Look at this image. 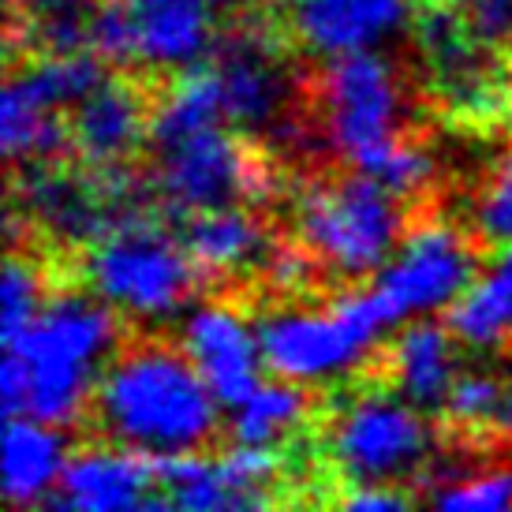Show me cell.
<instances>
[{
	"mask_svg": "<svg viewBox=\"0 0 512 512\" xmlns=\"http://www.w3.org/2000/svg\"><path fill=\"white\" fill-rule=\"evenodd\" d=\"M214 389L187 348L139 341L116 352L113 367L94 382L86 412L116 445L139 453H202L217 434Z\"/></svg>",
	"mask_w": 512,
	"mask_h": 512,
	"instance_id": "1",
	"label": "cell"
},
{
	"mask_svg": "<svg viewBox=\"0 0 512 512\" xmlns=\"http://www.w3.org/2000/svg\"><path fill=\"white\" fill-rule=\"evenodd\" d=\"M113 303L75 292L49 296L19 341L8 344L23 356L30 374L27 415L49 427H72L83 419L94 393V363L120 341Z\"/></svg>",
	"mask_w": 512,
	"mask_h": 512,
	"instance_id": "2",
	"label": "cell"
},
{
	"mask_svg": "<svg viewBox=\"0 0 512 512\" xmlns=\"http://www.w3.org/2000/svg\"><path fill=\"white\" fill-rule=\"evenodd\" d=\"M449 0L415 8V45L430 98L460 128H494L512 116V68L505 49L479 38L468 15Z\"/></svg>",
	"mask_w": 512,
	"mask_h": 512,
	"instance_id": "3",
	"label": "cell"
},
{
	"mask_svg": "<svg viewBox=\"0 0 512 512\" xmlns=\"http://www.w3.org/2000/svg\"><path fill=\"white\" fill-rule=\"evenodd\" d=\"M397 199L382 180L359 169L341 180H322L299 195V243L318 270L359 281L378 270L397 243L404 225Z\"/></svg>",
	"mask_w": 512,
	"mask_h": 512,
	"instance_id": "4",
	"label": "cell"
},
{
	"mask_svg": "<svg viewBox=\"0 0 512 512\" xmlns=\"http://www.w3.org/2000/svg\"><path fill=\"white\" fill-rule=\"evenodd\" d=\"M154 195L169 221H187L202 210H225L273 195L270 154L221 124L154 150Z\"/></svg>",
	"mask_w": 512,
	"mask_h": 512,
	"instance_id": "5",
	"label": "cell"
},
{
	"mask_svg": "<svg viewBox=\"0 0 512 512\" xmlns=\"http://www.w3.org/2000/svg\"><path fill=\"white\" fill-rule=\"evenodd\" d=\"M83 277L116 311L146 314V318L176 311L202 281L187 247L172 240L165 210L135 217L128 225L113 228L109 236H101L98 243H90Z\"/></svg>",
	"mask_w": 512,
	"mask_h": 512,
	"instance_id": "6",
	"label": "cell"
},
{
	"mask_svg": "<svg viewBox=\"0 0 512 512\" xmlns=\"http://www.w3.org/2000/svg\"><path fill=\"white\" fill-rule=\"evenodd\" d=\"M385 326H397L389 303L370 292H344L326 311H277L258 322L262 359L277 378L314 382L363 359Z\"/></svg>",
	"mask_w": 512,
	"mask_h": 512,
	"instance_id": "7",
	"label": "cell"
},
{
	"mask_svg": "<svg viewBox=\"0 0 512 512\" xmlns=\"http://www.w3.org/2000/svg\"><path fill=\"white\" fill-rule=\"evenodd\" d=\"M427 419L415 404H400L389 393H363L333 415L326 430V456L344 486H385L419 475L430 456Z\"/></svg>",
	"mask_w": 512,
	"mask_h": 512,
	"instance_id": "8",
	"label": "cell"
},
{
	"mask_svg": "<svg viewBox=\"0 0 512 512\" xmlns=\"http://www.w3.org/2000/svg\"><path fill=\"white\" fill-rule=\"evenodd\" d=\"M311 94L318 98V116L329 128L333 146L352 165L404 135V90L397 72L374 49L329 60Z\"/></svg>",
	"mask_w": 512,
	"mask_h": 512,
	"instance_id": "9",
	"label": "cell"
},
{
	"mask_svg": "<svg viewBox=\"0 0 512 512\" xmlns=\"http://www.w3.org/2000/svg\"><path fill=\"white\" fill-rule=\"evenodd\" d=\"M210 64L217 68V79H221L225 120L232 128H292V116H288L292 83H288L285 64L277 60V34H270L258 19L243 15L240 23H232L217 38Z\"/></svg>",
	"mask_w": 512,
	"mask_h": 512,
	"instance_id": "10",
	"label": "cell"
},
{
	"mask_svg": "<svg viewBox=\"0 0 512 512\" xmlns=\"http://www.w3.org/2000/svg\"><path fill=\"white\" fill-rule=\"evenodd\" d=\"M475 266H479V251L456 228L423 217L419 225H408L400 255L385 266L374 288L400 322L415 311H434L456 299L471 285Z\"/></svg>",
	"mask_w": 512,
	"mask_h": 512,
	"instance_id": "11",
	"label": "cell"
},
{
	"mask_svg": "<svg viewBox=\"0 0 512 512\" xmlns=\"http://www.w3.org/2000/svg\"><path fill=\"white\" fill-rule=\"evenodd\" d=\"M157 98L161 94H154L139 75H109L68 113L75 161L83 165L131 161L150 143Z\"/></svg>",
	"mask_w": 512,
	"mask_h": 512,
	"instance_id": "12",
	"label": "cell"
},
{
	"mask_svg": "<svg viewBox=\"0 0 512 512\" xmlns=\"http://www.w3.org/2000/svg\"><path fill=\"white\" fill-rule=\"evenodd\" d=\"M288 27L314 57H348L412 27L419 0H288Z\"/></svg>",
	"mask_w": 512,
	"mask_h": 512,
	"instance_id": "13",
	"label": "cell"
},
{
	"mask_svg": "<svg viewBox=\"0 0 512 512\" xmlns=\"http://www.w3.org/2000/svg\"><path fill=\"white\" fill-rule=\"evenodd\" d=\"M154 456L139 449H79L64 464L60 483L42 501L49 509H143L154 494Z\"/></svg>",
	"mask_w": 512,
	"mask_h": 512,
	"instance_id": "14",
	"label": "cell"
},
{
	"mask_svg": "<svg viewBox=\"0 0 512 512\" xmlns=\"http://www.w3.org/2000/svg\"><path fill=\"white\" fill-rule=\"evenodd\" d=\"M184 348L202 370L206 385L214 389V397L228 408L243 404L262 385L258 333H251V326L232 307H202L191 314V322L184 326Z\"/></svg>",
	"mask_w": 512,
	"mask_h": 512,
	"instance_id": "15",
	"label": "cell"
},
{
	"mask_svg": "<svg viewBox=\"0 0 512 512\" xmlns=\"http://www.w3.org/2000/svg\"><path fill=\"white\" fill-rule=\"evenodd\" d=\"M135 27L139 64L146 68H191L214 38L217 0H120Z\"/></svg>",
	"mask_w": 512,
	"mask_h": 512,
	"instance_id": "16",
	"label": "cell"
},
{
	"mask_svg": "<svg viewBox=\"0 0 512 512\" xmlns=\"http://www.w3.org/2000/svg\"><path fill=\"white\" fill-rule=\"evenodd\" d=\"M389 382L415 408L441 412L456 382V337L445 322H415L389 348Z\"/></svg>",
	"mask_w": 512,
	"mask_h": 512,
	"instance_id": "17",
	"label": "cell"
},
{
	"mask_svg": "<svg viewBox=\"0 0 512 512\" xmlns=\"http://www.w3.org/2000/svg\"><path fill=\"white\" fill-rule=\"evenodd\" d=\"M64 441L49 423L34 415H15L4 430V490L8 501L27 509L42 505L64 471Z\"/></svg>",
	"mask_w": 512,
	"mask_h": 512,
	"instance_id": "18",
	"label": "cell"
},
{
	"mask_svg": "<svg viewBox=\"0 0 512 512\" xmlns=\"http://www.w3.org/2000/svg\"><path fill=\"white\" fill-rule=\"evenodd\" d=\"M184 247L202 277H228L266 247V225L243 206L202 210L184 221Z\"/></svg>",
	"mask_w": 512,
	"mask_h": 512,
	"instance_id": "19",
	"label": "cell"
},
{
	"mask_svg": "<svg viewBox=\"0 0 512 512\" xmlns=\"http://www.w3.org/2000/svg\"><path fill=\"white\" fill-rule=\"evenodd\" d=\"M217 120H225V94H221L217 68L214 64H191L157 98L154 124H150V146L154 150L169 146L202 128H214Z\"/></svg>",
	"mask_w": 512,
	"mask_h": 512,
	"instance_id": "20",
	"label": "cell"
},
{
	"mask_svg": "<svg viewBox=\"0 0 512 512\" xmlns=\"http://www.w3.org/2000/svg\"><path fill=\"white\" fill-rule=\"evenodd\" d=\"M445 326L471 348H498L512 341V270L490 273L486 281L464 288V296L445 311Z\"/></svg>",
	"mask_w": 512,
	"mask_h": 512,
	"instance_id": "21",
	"label": "cell"
},
{
	"mask_svg": "<svg viewBox=\"0 0 512 512\" xmlns=\"http://www.w3.org/2000/svg\"><path fill=\"white\" fill-rule=\"evenodd\" d=\"M307 393L288 385V378L258 385L251 397L232 408V441L236 445H277L307 415Z\"/></svg>",
	"mask_w": 512,
	"mask_h": 512,
	"instance_id": "22",
	"label": "cell"
},
{
	"mask_svg": "<svg viewBox=\"0 0 512 512\" xmlns=\"http://www.w3.org/2000/svg\"><path fill=\"white\" fill-rule=\"evenodd\" d=\"M505 385L490 374H460L449 389V400L438 412V419L445 423L449 434L475 441L479 434H494V419L501 412V400H505Z\"/></svg>",
	"mask_w": 512,
	"mask_h": 512,
	"instance_id": "23",
	"label": "cell"
},
{
	"mask_svg": "<svg viewBox=\"0 0 512 512\" xmlns=\"http://www.w3.org/2000/svg\"><path fill=\"white\" fill-rule=\"evenodd\" d=\"M45 273L49 270L30 255L27 243L8 247V266H4V326H0L4 348L19 341V333L34 322V314L42 311Z\"/></svg>",
	"mask_w": 512,
	"mask_h": 512,
	"instance_id": "24",
	"label": "cell"
},
{
	"mask_svg": "<svg viewBox=\"0 0 512 512\" xmlns=\"http://www.w3.org/2000/svg\"><path fill=\"white\" fill-rule=\"evenodd\" d=\"M356 169L370 172L374 180H382L400 199H415L434 180V161H430V154L415 139H408V135H400L393 143H385L382 150L363 157Z\"/></svg>",
	"mask_w": 512,
	"mask_h": 512,
	"instance_id": "25",
	"label": "cell"
},
{
	"mask_svg": "<svg viewBox=\"0 0 512 512\" xmlns=\"http://www.w3.org/2000/svg\"><path fill=\"white\" fill-rule=\"evenodd\" d=\"M475 225H479V236L494 247L512 243V157L501 161L494 180L486 184L479 210H475Z\"/></svg>",
	"mask_w": 512,
	"mask_h": 512,
	"instance_id": "26",
	"label": "cell"
},
{
	"mask_svg": "<svg viewBox=\"0 0 512 512\" xmlns=\"http://www.w3.org/2000/svg\"><path fill=\"white\" fill-rule=\"evenodd\" d=\"M434 505L445 512H494L512 505V475H486L460 486H441Z\"/></svg>",
	"mask_w": 512,
	"mask_h": 512,
	"instance_id": "27",
	"label": "cell"
},
{
	"mask_svg": "<svg viewBox=\"0 0 512 512\" xmlns=\"http://www.w3.org/2000/svg\"><path fill=\"white\" fill-rule=\"evenodd\" d=\"M468 19L479 30V38H486L490 45L498 49L512 45V0H471Z\"/></svg>",
	"mask_w": 512,
	"mask_h": 512,
	"instance_id": "28",
	"label": "cell"
},
{
	"mask_svg": "<svg viewBox=\"0 0 512 512\" xmlns=\"http://www.w3.org/2000/svg\"><path fill=\"white\" fill-rule=\"evenodd\" d=\"M415 501V494H400L393 486H348L344 494H337L333 505H341L348 512H400Z\"/></svg>",
	"mask_w": 512,
	"mask_h": 512,
	"instance_id": "29",
	"label": "cell"
},
{
	"mask_svg": "<svg viewBox=\"0 0 512 512\" xmlns=\"http://www.w3.org/2000/svg\"><path fill=\"white\" fill-rule=\"evenodd\" d=\"M494 434H498V438H512V389L505 393V400H501V412H498V419H494Z\"/></svg>",
	"mask_w": 512,
	"mask_h": 512,
	"instance_id": "30",
	"label": "cell"
},
{
	"mask_svg": "<svg viewBox=\"0 0 512 512\" xmlns=\"http://www.w3.org/2000/svg\"><path fill=\"white\" fill-rule=\"evenodd\" d=\"M501 270H512V243L509 247H501Z\"/></svg>",
	"mask_w": 512,
	"mask_h": 512,
	"instance_id": "31",
	"label": "cell"
},
{
	"mask_svg": "<svg viewBox=\"0 0 512 512\" xmlns=\"http://www.w3.org/2000/svg\"><path fill=\"white\" fill-rule=\"evenodd\" d=\"M449 4H456V8H468L471 0H449Z\"/></svg>",
	"mask_w": 512,
	"mask_h": 512,
	"instance_id": "32",
	"label": "cell"
}]
</instances>
